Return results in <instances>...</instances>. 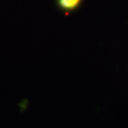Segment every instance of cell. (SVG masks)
<instances>
[{
  "label": "cell",
  "instance_id": "1",
  "mask_svg": "<svg viewBox=\"0 0 128 128\" xmlns=\"http://www.w3.org/2000/svg\"><path fill=\"white\" fill-rule=\"evenodd\" d=\"M82 0H57L58 7L64 12H72L80 6Z\"/></svg>",
  "mask_w": 128,
  "mask_h": 128
}]
</instances>
